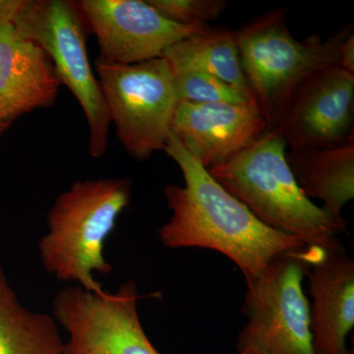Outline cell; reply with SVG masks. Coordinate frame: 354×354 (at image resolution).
Returning <instances> with one entry per match:
<instances>
[{
  "label": "cell",
  "instance_id": "8992f818",
  "mask_svg": "<svg viewBox=\"0 0 354 354\" xmlns=\"http://www.w3.org/2000/svg\"><path fill=\"white\" fill-rule=\"evenodd\" d=\"M13 24L46 53L60 84L82 109L88 129V155L95 158L106 155L111 121L88 59L86 44L91 32L78 1L27 0Z\"/></svg>",
  "mask_w": 354,
  "mask_h": 354
},
{
  "label": "cell",
  "instance_id": "2e32d148",
  "mask_svg": "<svg viewBox=\"0 0 354 354\" xmlns=\"http://www.w3.org/2000/svg\"><path fill=\"white\" fill-rule=\"evenodd\" d=\"M162 57L171 66L203 70L253 97L242 70L236 31L211 27L174 44Z\"/></svg>",
  "mask_w": 354,
  "mask_h": 354
},
{
  "label": "cell",
  "instance_id": "ba28073f",
  "mask_svg": "<svg viewBox=\"0 0 354 354\" xmlns=\"http://www.w3.org/2000/svg\"><path fill=\"white\" fill-rule=\"evenodd\" d=\"M136 283L115 292L69 286L53 299V318L68 334L64 354H160L147 337L137 308Z\"/></svg>",
  "mask_w": 354,
  "mask_h": 354
},
{
  "label": "cell",
  "instance_id": "7a4b0ae2",
  "mask_svg": "<svg viewBox=\"0 0 354 354\" xmlns=\"http://www.w3.org/2000/svg\"><path fill=\"white\" fill-rule=\"evenodd\" d=\"M286 143L277 128L248 148L207 169L216 183L268 227L292 235L309 248L344 251L346 223L305 196L286 160Z\"/></svg>",
  "mask_w": 354,
  "mask_h": 354
},
{
  "label": "cell",
  "instance_id": "5b68a950",
  "mask_svg": "<svg viewBox=\"0 0 354 354\" xmlns=\"http://www.w3.org/2000/svg\"><path fill=\"white\" fill-rule=\"evenodd\" d=\"M320 249L281 254L257 276L246 277L237 349L253 354H315L304 281Z\"/></svg>",
  "mask_w": 354,
  "mask_h": 354
},
{
  "label": "cell",
  "instance_id": "44dd1931",
  "mask_svg": "<svg viewBox=\"0 0 354 354\" xmlns=\"http://www.w3.org/2000/svg\"><path fill=\"white\" fill-rule=\"evenodd\" d=\"M13 121L10 120L8 114L0 106V134L8 130L12 125Z\"/></svg>",
  "mask_w": 354,
  "mask_h": 354
},
{
  "label": "cell",
  "instance_id": "9a60e30c",
  "mask_svg": "<svg viewBox=\"0 0 354 354\" xmlns=\"http://www.w3.org/2000/svg\"><path fill=\"white\" fill-rule=\"evenodd\" d=\"M53 317L26 308L0 267V354H64Z\"/></svg>",
  "mask_w": 354,
  "mask_h": 354
},
{
  "label": "cell",
  "instance_id": "7c38bea8",
  "mask_svg": "<svg viewBox=\"0 0 354 354\" xmlns=\"http://www.w3.org/2000/svg\"><path fill=\"white\" fill-rule=\"evenodd\" d=\"M310 327L315 354H353L346 337L354 327V260L346 251H321L307 271Z\"/></svg>",
  "mask_w": 354,
  "mask_h": 354
},
{
  "label": "cell",
  "instance_id": "30bf717a",
  "mask_svg": "<svg viewBox=\"0 0 354 354\" xmlns=\"http://www.w3.org/2000/svg\"><path fill=\"white\" fill-rule=\"evenodd\" d=\"M354 75L339 65L320 70L300 87L277 129L290 151L354 143Z\"/></svg>",
  "mask_w": 354,
  "mask_h": 354
},
{
  "label": "cell",
  "instance_id": "ac0fdd59",
  "mask_svg": "<svg viewBox=\"0 0 354 354\" xmlns=\"http://www.w3.org/2000/svg\"><path fill=\"white\" fill-rule=\"evenodd\" d=\"M167 19L177 24L209 25L227 8L225 0H147Z\"/></svg>",
  "mask_w": 354,
  "mask_h": 354
},
{
  "label": "cell",
  "instance_id": "52a82bcc",
  "mask_svg": "<svg viewBox=\"0 0 354 354\" xmlns=\"http://www.w3.org/2000/svg\"><path fill=\"white\" fill-rule=\"evenodd\" d=\"M95 67L109 121L128 155L144 162L164 150L179 102L167 59L127 65L97 59Z\"/></svg>",
  "mask_w": 354,
  "mask_h": 354
},
{
  "label": "cell",
  "instance_id": "6da1fadb",
  "mask_svg": "<svg viewBox=\"0 0 354 354\" xmlns=\"http://www.w3.org/2000/svg\"><path fill=\"white\" fill-rule=\"evenodd\" d=\"M164 151L178 165L184 184L165 188L171 216L158 230L162 245L216 251L232 260L245 278L261 274L277 256L307 247L297 237L258 220L171 133Z\"/></svg>",
  "mask_w": 354,
  "mask_h": 354
},
{
  "label": "cell",
  "instance_id": "4fadbf2b",
  "mask_svg": "<svg viewBox=\"0 0 354 354\" xmlns=\"http://www.w3.org/2000/svg\"><path fill=\"white\" fill-rule=\"evenodd\" d=\"M62 84L50 58L13 23L0 25V106L15 121L51 108Z\"/></svg>",
  "mask_w": 354,
  "mask_h": 354
},
{
  "label": "cell",
  "instance_id": "7402d4cb",
  "mask_svg": "<svg viewBox=\"0 0 354 354\" xmlns=\"http://www.w3.org/2000/svg\"><path fill=\"white\" fill-rule=\"evenodd\" d=\"M237 354H253L251 353H248V351H239V353Z\"/></svg>",
  "mask_w": 354,
  "mask_h": 354
},
{
  "label": "cell",
  "instance_id": "9c48e42d",
  "mask_svg": "<svg viewBox=\"0 0 354 354\" xmlns=\"http://www.w3.org/2000/svg\"><path fill=\"white\" fill-rule=\"evenodd\" d=\"M79 7L99 44L97 59L134 64L160 57L174 44L209 30L167 19L147 0H81Z\"/></svg>",
  "mask_w": 354,
  "mask_h": 354
},
{
  "label": "cell",
  "instance_id": "ffe728a7",
  "mask_svg": "<svg viewBox=\"0 0 354 354\" xmlns=\"http://www.w3.org/2000/svg\"><path fill=\"white\" fill-rule=\"evenodd\" d=\"M26 3L27 0H0V25L15 22Z\"/></svg>",
  "mask_w": 354,
  "mask_h": 354
},
{
  "label": "cell",
  "instance_id": "3957f363",
  "mask_svg": "<svg viewBox=\"0 0 354 354\" xmlns=\"http://www.w3.org/2000/svg\"><path fill=\"white\" fill-rule=\"evenodd\" d=\"M131 195V181L120 177L78 180L60 193L48 209V230L39 242L46 272L58 281L102 291L94 274L113 271L104 244Z\"/></svg>",
  "mask_w": 354,
  "mask_h": 354
},
{
  "label": "cell",
  "instance_id": "277c9868",
  "mask_svg": "<svg viewBox=\"0 0 354 354\" xmlns=\"http://www.w3.org/2000/svg\"><path fill=\"white\" fill-rule=\"evenodd\" d=\"M286 17V9H276L236 31L244 76L270 129L277 127L310 77L337 65L339 46L353 32V24H348L327 39L311 36L298 41Z\"/></svg>",
  "mask_w": 354,
  "mask_h": 354
},
{
  "label": "cell",
  "instance_id": "8fae6325",
  "mask_svg": "<svg viewBox=\"0 0 354 354\" xmlns=\"http://www.w3.org/2000/svg\"><path fill=\"white\" fill-rule=\"evenodd\" d=\"M267 129L256 104L179 101L171 131L203 167L209 169L245 150Z\"/></svg>",
  "mask_w": 354,
  "mask_h": 354
},
{
  "label": "cell",
  "instance_id": "e0dca14e",
  "mask_svg": "<svg viewBox=\"0 0 354 354\" xmlns=\"http://www.w3.org/2000/svg\"><path fill=\"white\" fill-rule=\"evenodd\" d=\"M171 68L179 101L256 104L250 95L232 87L203 70L189 66H171Z\"/></svg>",
  "mask_w": 354,
  "mask_h": 354
},
{
  "label": "cell",
  "instance_id": "5bb4252c",
  "mask_svg": "<svg viewBox=\"0 0 354 354\" xmlns=\"http://www.w3.org/2000/svg\"><path fill=\"white\" fill-rule=\"evenodd\" d=\"M293 176L310 200L319 199L323 208L339 221L354 197V143L320 150L286 152Z\"/></svg>",
  "mask_w": 354,
  "mask_h": 354
},
{
  "label": "cell",
  "instance_id": "d6986e66",
  "mask_svg": "<svg viewBox=\"0 0 354 354\" xmlns=\"http://www.w3.org/2000/svg\"><path fill=\"white\" fill-rule=\"evenodd\" d=\"M337 65L346 70L351 75H354V34H351L342 41L339 48Z\"/></svg>",
  "mask_w": 354,
  "mask_h": 354
}]
</instances>
